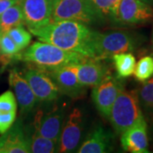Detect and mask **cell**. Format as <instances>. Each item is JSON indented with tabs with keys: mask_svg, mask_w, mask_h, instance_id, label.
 <instances>
[{
	"mask_svg": "<svg viewBox=\"0 0 153 153\" xmlns=\"http://www.w3.org/2000/svg\"><path fill=\"white\" fill-rule=\"evenodd\" d=\"M30 33L39 41L88 58H94L91 45L93 30L85 23L75 21L51 22L45 27L31 30Z\"/></svg>",
	"mask_w": 153,
	"mask_h": 153,
	"instance_id": "obj_1",
	"label": "cell"
},
{
	"mask_svg": "<svg viewBox=\"0 0 153 153\" xmlns=\"http://www.w3.org/2000/svg\"><path fill=\"white\" fill-rule=\"evenodd\" d=\"M22 58L37 68L49 71L60 66L81 63L88 57L49 43L35 42L23 52Z\"/></svg>",
	"mask_w": 153,
	"mask_h": 153,
	"instance_id": "obj_2",
	"label": "cell"
},
{
	"mask_svg": "<svg viewBox=\"0 0 153 153\" xmlns=\"http://www.w3.org/2000/svg\"><path fill=\"white\" fill-rule=\"evenodd\" d=\"M140 44L135 33L128 31H109L100 33L93 31L91 45L94 58L105 59L116 54L132 52Z\"/></svg>",
	"mask_w": 153,
	"mask_h": 153,
	"instance_id": "obj_3",
	"label": "cell"
},
{
	"mask_svg": "<svg viewBox=\"0 0 153 153\" xmlns=\"http://www.w3.org/2000/svg\"><path fill=\"white\" fill-rule=\"evenodd\" d=\"M143 118L136 90L128 91L123 88L114 101L108 119L115 132L121 134Z\"/></svg>",
	"mask_w": 153,
	"mask_h": 153,
	"instance_id": "obj_4",
	"label": "cell"
},
{
	"mask_svg": "<svg viewBox=\"0 0 153 153\" xmlns=\"http://www.w3.org/2000/svg\"><path fill=\"white\" fill-rule=\"evenodd\" d=\"M60 21H75L87 25L104 22L90 0H55L51 22Z\"/></svg>",
	"mask_w": 153,
	"mask_h": 153,
	"instance_id": "obj_5",
	"label": "cell"
},
{
	"mask_svg": "<svg viewBox=\"0 0 153 153\" xmlns=\"http://www.w3.org/2000/svg\"><path fill=\"white\" fill-rule=\"evenodd\" d=\"M84 117L79 108H74L66 117L60 134L58 152H76L82 143Z\"/></svg>",
	"mask_w": 153,
	"mask_h": 153,
	"instance_id": "obj_6",
	"label": "cell"
},
{
	"mask_svg": "<svg viewBox=\"0 0 153 153\" xmlns=\"http://www.w3.org/2000/svg\"><path fill=\"white\" fill-rule=\"evenodd\" d=\"M123 88L122 82L110 73L100 83L93 87L91 96L94 104L105 119H109L111 107Z\"/></svg>",
	"mask_w": 153,
	"mask_h": 153,
	"instance_id": "obj_7",
	"label": "cell"
},
{
	"mask_svg": "<svg viewBox=\"0 0 153 153\" xmlns=\"http://www.w3.org/2000/svg\"><path fill=\"white\" fill-rule=\"evenodd\" d=\"M76 65L71 64L47 71L60 93L73 100L82 98L87 93V87L79 82L76 76Z\"/></svg>",
	"mask_w": 153,
	"mask_h": 153,
	"instance_id": "obj_8",
	"label": "cell"
},
{
	"mask_svg": "<svg viewBox=\"0 0 153 153\" xmlns=\"http://www.w3.org/2000/svg\"><path fill=\"white\" fill-rule=\"evenodd\" d=\"M24 77L29 83L38 101L50 102L60 96V90L47 71L30 67L24 71Z\"/></svg>",
	"mask_w": 153,
	"mask_h": 153,
	"instance_id": "obj_9",
	"label": "cell"
},
{
	"mask_svg": "<svg viewBox=\"0 0 153 153\" xmlns=\"http://www.w3.org/2000/svg\"><path fill=\"white\" fill-rule=\"evenodd\" d=\"M55 0H22L25 25L28 30L45 27L51 22Z\"/></svg>",
	"mask_w": 153,
	"mask_h": 153,
	"instance_id": "obj_10",
	"label": "cell"
},
{
	"mask_svg": "<svg viewBox=\"0 0 153 153\" xmlns=\"http://www.w3.org/2000/svg\"><path fill=\"white\" fill-rule=\"evenodd\" d=\"M152 19V6L141 0H121L117 12L118 25H143L150 22Z\"/></svg>",
	"mask_w": 153,
	"mask_h": 153,
	"instance_id": "obj_11",
	"label": "cell"
},
{
	"mask_svg": "<svg viewBox=\"0 0 153 153\" xmlns=\"http://www.w3.org/2000/svg\"><path fill=\"white\" fill-rule=\"evenodd\" d=\"M9 82L14 90L21 114L30 113L38 100L26 78L17 69H12L9 75Z\"/></svg>",
	"mask_w": 153,
	"mask_h": 153,
	"instance_id": "obj_12",
	"label": "cell"
},
{
	"mask_svg": "<svg viewBox=\"0 0 153 153\" xmlns=\"http://www.w3.org/2000/svg\"><path fill=\"white\" fill-rule=\"evenodd\" d=\"M38 116L35 120V128L43 136L59 144L60 134L65 122L64 108L55 107L49 112Z\"/></svg>",
	"mask_w": 153,
	"mask_h": 153,
	"instance_id": "obj_13",
	"label": "cell"
},
{
	"mask_svg": "<svg viewBox=\"0 0 153 153\" xmlns=\"http://www.w3.org/2000/svg\"><path fill=\"white\" fill-rule=\"evenodd\" d=\"M121 146L128 152H149L147 124L145 118L121 134Z\"/></svg>",
	"mask_w": 153,
	"mask_h": 153,
	"instance_id": "obj_14",
	"label": "cell"
},
{
	"mask_svg": "<svg viewBox=\"0 0 153 153\" xmlns=\"http://www.w3.org/2000/svg\"><path fill=\"white\" fill-rule=\"evenodd\" d=\"M113 149V134L104 128L97 125L89 132L78 147V153L110 152Z\"/></svg>",
	"mask_w": 153,
	"mask_h": 153,
	"instance_id": "obj_15",
	"label": "cell"
},
{
	"mask_svg": "<svg viewBox=\"0 0 153 153\" xmlns=\"http://www.w3.org/2000/svg\"><path fill=\"white\" fill-rule=\"evenodd\" d=\"M27 135L22 121H17L0 136V153H29Z\"/></svg>",
	"mask_w": 153,
	"mask_h": 153,
	"instance_id": "obj_16",
	"label": "cell"
},
{
	"mask_svg": "<svg viewBox=\"0 0 153 153\" xmlns=\"http://www.w3.org/2000/svg\"><path fill=\"white\" fill-rule=\"evenodd\" d=\"M98 58H88L76 65L77 78L85 87L93 88L110 73L108 68Z\"/></svg>",
	"mask_w": 153,
	"mask_h": 153,
	"instance_id": "obj_17",
	"label": "cell"
},
{
	"mask_svg": "<svg viewBox=\"0 0 153 153\" xmlns=\"http://www.w3.org/2000/svg\"><path fill=\"white\" fill-rule=\"evenodd\" d=\"M20 25H25L21 1L0 15V31L3 33H7L11 28Z\"/></svg>",
	"mask_w": 153,
	"mask_h": 153,
	"instance_id": "obj_18",
	"label": "cell"
},
{
	"mask_svg": "<svg viewBox=\"0 0 153 153\" xmlns=\"http://www.w3.org/2000/svg\"><path fill=\"white\" fill-rule=\"evenodd\" d=\"M30 152L33 153H54L58 152L59 144L49 138L43 136L34 128L33 132L27 136Z\"/></svg>",
	"mask_w": 153,
	"mask_h": 153,
	"instance_id": "obj_19",
	"label": "cell"
},
{
	"mask_svg": "<svg viewBox=\"0 0 153 153\" xmlns=\"http://www.w3.org/2000/svg\"><path fill=\"white\" fill-rule=\"evenodd\" d=\"M111 57L118 77L125 78L133 75L136 60L131 52L116 54Z\"/></svg>",
	"mask_w": 153,
	"mask_h": 153,
	"instance_id": "obj_20",
	"label": "cell"
},
{
	"mask_svg": "<svg viewBox=\"0 0 153 153\" xmlns=\"http://www.w3.org/2000/svg\"><path fill=\"white\" fill-rule=\"evenodd\" d=\"M121 0H94V4L103 20L117 24V12Z\"/></svg>",
	"mask_w": 153,
	"mask_h": 153,
	"instance_id": "obj_21",
	"label": "cell"
},
{
	"mask_svg": "<svg viewBox=\"0 0 153 153\" xmlns=\"http://www.w3.org/2000/svg\"><path fill=\"white\" fill-rule=\"evenodd\" d=\"M135 90L141 109L153 115V76L143 82L142 85Z\"/></svg>",
	"mask_w": 153,
	"mask_h": 153,
	"instance_id": "obj_22",
	"label": "cell"
},
{
	"mask_svg": "<svg viewBox=\"0 0 153 153\" xmlns=\"http://www.w3.org/2000/svg\"><path fill=\"white\" fill-rule=\"evenodd\" d=\"M134 76L139 82H146L153 76V57L146 55L142 57L135 64Z\"/></svg>",
	"mask_w": 153,
	"mask_h": 153,
	"instance_id": "obj_23",
	"label": "cell"
},
{
	"mask_svg": "<svg viewBox=\"0 0 153 153\" xmlns=\"http://www.w3.org/2000/svg\"><path fill=\"white\" fill-rule=\"evenodd\" d=\"M7 33L16 43L21 51L27 49L32 42V33L24 27V25H20L11 28Z\"/></svg>",
	"mask_w": 153,
	"mask_h": 153,
	"instance_id": "obj_24",
	"label": "cell"
},
{
	"mask_svg": "<svg viewBox=\"0 0 153 153\" xmlns=\"http://www.w3.org/2000/svg\"><path fill=\"white\" fill-rule=\"evenodd\" d=\"M20 49L7 33H2L0 37V53L7 58L20 55Z\"/></svg>",
	"mask_w": 153,
	"mask_h": 153,
	"instance_id": "obj_25",
	"label": "cell"
},
{
	"mask_svg": "<svg viewBox=\"0 0 153 153\" xmlns=\"http://www.w3.org/2000/svg\"><path fill=\"white\" fill-rule=\"evenodd\" d=\"M16 99L11 90H7L0 95V112L16 111Z\"/></svg>",
	"mask_w": 153,
	"mask_h": 153,
	"instance_id": "obj_26",
	"label": "cell"
},
{
	"mask_svg": "<svg viewBox=\"0 0 153 153\" xmlns=\"http://www.w3.org/2000/svg\"><path fill=\"white\" fill-rule=\"evenodd\" d=\"M16 118V111H6L0 112V134L6 132Z\"/></svg>",
	"mask_w": 153,
	"mask_h": 153,
	"instance_id": "obj_27",
	"label": "cell"
},
{
	"mask_svg": "<svg viewBox=\"0 0 153 153\" xmlns=\"http://www.w3.org/2000/svg\"><path fill=\"white\" fill-rule=\"evenodd\" d=\"M22 0H0V15L12 5L19 3Z\"/></svg>",
	"mask_w": 153,
	"mask_h": 153,
	"instance_id": "obj_28",
	"label": "cell"
},
{
	"mask_svg": "<svg viewBox=\"0 0 153 153\" xmlns=\"http://www.w3.org/2000/svg\"><path fill=\"white\" fill-rule=\"evenodd\" d=\"M143 2H145L146 4H147L149 5L153 6V0H141Z\"/></svg>",
	"mask_w": 153,
	"mask_h": 153,
	"instance_id": "obj_29",
	"label": "cell"
},
{
	"mask_svg": "<svg viewBox=\"0 0 153 153\" xmlns=\"http://www.w3.org/2000/svg\"><path fill=\"white\" fill-rule=\"evenodd\" d=\"M152 43H153V31H152Z\"/></svg>",
	"mask_w": 153,
	"mask_h": 153,
	"instance_id": "obj_30",
	"label": "cell"
},
{
	"mask_svg": "<svg viewBox=\"0 0 153 153\" xmlns=\"http://www.w3.org/2000/svg\"><path fill=\"white\" fill-rule=\"evenodd\" d=\"M2 33H2V32L0 31V37H1V35H2Z\"/></svg>",
	"mask_w": 153,
	"mask_h": 153,
	"instance_id": "obj_31",
	"label": "cell"
},
{
	"mask_svg": "<svg viewBox=\"0 0 153 153\" xmlns=\"http://www.w3.org/2000/svg\"><path fill=\"white\" fill-rule=\"evenodd\" d=\"M90 1H91V2H94V0H90Z\"/></svg>",
	"mask_w": 153,
	"mask_h": 153,
	"instance_id": "obj_32",
	"label": "cell"
}]
</instances>
